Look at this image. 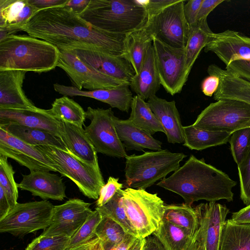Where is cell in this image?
<instances>
[{"instance_id": "obj_35", "label": "cell", "mask_w": 250, "mask_h": 250, "mask_svg": "<svg viewBox=\"0 0 250 250\" xmlns=\"http://www.w3.org/2000/svg\"><path fill=\"white\" fill-rule=\"evenodd\" d=\"M131 113L128 119L135 125L151 135L165 131L160 121L150 109L147 102L139 95L133 97Z\"/></svg>"}, {"instance_id": "obj_28", "label": "cell", "mask_w": 250, "mask_h": 250, "mask_svg": "<svg viewBox=\"0 0 250 250\" xmlns=\"http://www.w3.org/2000/svg\"><path fill=\"white\" fill-rule=\"evenodd\" d=\"M114 123L118 136L125 150L162 149L161 142L135 125L128 119L123 120L115 116Z\"/></svg>"}, {"instance_id": "obj_57", "label": "cell", "mask_w": 250, "mask_h": 250, "mask_svg": "<svg viewBox=\"0 0 250 250\" xmlns=\"http://www.w3.org/2000/svg\"><path fill=\"white\" fill-rule=\"evenodd\" d=\"M187 250H204L203 244L198 235V232Z\"/></svg>"}, {"instance_id": "obj_51", "label": "cell", "mask_w": 250, "mask_h": 250, "mask_svg": "<svg viewBox=\"0 0 250 250\" xmlns=\"http://www.w3.org/2000/svg\"><path fill=\"white\" fill-rule=\"evenodd\" d=\"M229 219L235 223L250 225V205L246 206L236 212H233Z\"/></svg>"}, {"instance_id": "obj_32", "label": "cell", "mask_w": 250, "mask_h": 250, "mask_svg": "<svg viewBox=\"0 0 250 250\" xmlns=\"http://www.w3.org/2000/svg\"><path fill=\"white\" fill-rule=\"evenodd\" d=\"M162 220L180 227L191 237L195 236L200 228L195 208L185 203L165 205Z\"/></svg>"}, {"instance_id": "obj_10", "label": "cell", "mask_w": 250, "mask_h": 250, "mask_svg": "<svg viewBox=\"0 0 250 250\" xmlns=\"http://www.w3.org/2000/svg\"><path fill=\"white\" fill-rule=\"evenodd\" d=\"M54 206L48 200L17 203L0 220V233L23 236L50 225Z\"/></svg>"}, {"instance_id": "obj_14", "label": "cell", "mask_w": 250, "mask_h": 250, "mask_svg": "<svg viewBox=\"0 0 250 250\" xmlns=\"http://www.w3.org/2000/svg\"><path fill=\"white\" fill-rule=\"evenodd\" d=\"M0 155L32 171L62 172L58 166L36 146L28 145L0 128Z\"/></svg>"}, {"instance_id": "obj_42", "label": "cell", "mask_w": 250, "mask_h": 250, "mask_svg": "<svg viewBox=\"0 0 250 250\" xmlns=\"http://www.w3.org/2000/svg\"><path fill=\"white\" fill-rule=\"evenodd\" d=\"M229 142L233 160L238 166L250 152V127L234 131L231 134Z\"/></svg>"}, {"instance_id": "obj_48", "label": "cell", "mask_w": 250, "mask_h": 250, "mask_svg": "<svg viewBox=\"0 0 250 250\" xmlns=\"http://www.w3.org/2000/svg\"><path fill=\"white\" fill-rule=\"evenodd\" d=\"M177 0H148L141 1L145 7L148 16L154 15Z\"/></svg>"}, {"instance_id": "obj_27", "label": "cell", "mask_w": 250, "mask_h": 250, "mask_svg": "<svg viewBox=\"0 0 250 250\" xmlns=\"http://www.w3.org/2000/svg\"><path fill=\"white\" fill-rule=\"evenodd\" d=\"M131 90L144 100L156 95L160 82L152 43L148 46L140 69L130 82Z\"/></svg>"}, {"instance_id": "obj_7", "label": "cell", "mask_w": 250, "mask_h": 250, "mask_svg": "<svg viewBox=\"0 0 250 250\" xmlns=\"http://www.w3.org/2000/svg\"><path fill=\"white\" fill-rule=\"evenodd\" d=\"M192 125L206 130L230 134L250 127V104L236 100L216 101L201 111Z\"/></svg>"}, {"instance_id": "obj_33", "label": "cell", "mask_w": 250, "mask_h": 250, "mask_svg": "<svg viewBox=\"0 0 250 250\" xmlns=\"http://www.w3.org/2000/svg\"><path fill=\"white\" fill-rule=\"evenodd\" d=\"M189 27L188 39L185 49L186 64L189 72L201 50L210 41L213 33L208 26L207 19L196 21Z\"/></svg>"}, {"instance_id": "obj_29", "label": "cell", "mask_w": 250, "mask_h": 250, "mask_svg": "<svg viewBox=\"0 0 250 250\" xmlns=\"http://www.w3.org/2000/svg\"><path fill=\"white\" fill-rule=\"evenodd\" d=\"M0 128L28 145L50 146L69 152L60 138L46 131L15 123L0 124Z\"/></svg>"}, {"instance_id": "obj_43", "label": "cell", "mask_w": 250, "mask_h": 250, "mask_svg": "<svg viewBox=\"0 0 250 250\" xmlns=\"http://www.w3.org/2000/svg\"><path fill=\"white\" fill-rule=\"evenodd\" d=\"M70 237L64 235H40L27 246L25 250H65Z\"/></svg>"}, {"instance_id": "obj_58", "label": "cell", "mask_w": 250, "mask_h": 250, "mask_svg": "<svg viewBox=\"0 0 250 250\" xmlns=\"http://www.w3.org/2000/svg\"><path fill=\"white\" fill-rule=\"evenodd\" d=\"M146 238H137L129 250H143Z\"/></svg>"}, {"instance_id": "obj_15", "label": "cell", "mask_w": 250, "mask_h": 250, "mask_svg": "<svg viewBox=\"0 0 250 250\" xmlns=\"http://www.w3.org/2000/svg\"><path fill=\"white\" fill-rule=\"evenodd\" d=\"M90 205L81 199L73 198L54 206L50 225L41 235L72 237L93 212Z\"/></svg>"}, {"instance_id": "obj_5", "label": "cell", "mask_w": 250, "mask_h": 250, "mask_svg": "<svg viewBox=\"0 0 250 250\" xmlns=\"http://www.w3.org/2000/svg\"><path fill=\"white\" fill-rule=\"evenodd\" d=\"M186 157L183 153H173L167 149L128 156L125 158V183L128 188L145 189L175 171Z\"/></svg>"}, {"instance_id": "obj_54", "label": "cell", "mask_w": 250, "mask_h": 250, "mask_svg": "<svg viewBox=\"0 0 250 250\" xmlns=\"http://www.w3.org/2000/svg\"><path fill=\"white\" fill-rule=\"evenodd\" d=\"M11 208L7 197L3 188L0 187V220L8 214Z\"/></svg>"}, {"instance_id": "obj_24", "label": "cell", "mask_w": 250, "mask_h": 250, "mask_svg": "<svg viewBox=\"0 0 250 250\" xmlns=\"http://www.w3.org/2000/svg\"><path fill=\"white\" fill-rule=\"evenodd\" d=\"M25 73L20 70L0 71V108L36 107L22 89Z\"/></svg>"}, {"instance_id": "obj_26", "label": "cell", "mask_w": 250, "mask_h": 250, "mask_svg": "<svg viewBox=\"0 0 250 250\" xmlns=\"http://www.w3.org/2000/svg\"><path fill=\"white\" fill-rule=\"evenodd\" d=\"M207 72L209 75L217 76L220 80L218 88L213 95L215 100H236L250 104V82L215 64L208 66Z\"/></svg>"}, {"instance_id": "obj_3", "label": "cell", "mask_w": 250, "mask_h": 250, "mask_svg": "<svg viewBox=\"0 0 250 250\" xmlns=\"http://www.w3.org/2000/svg\"><path fill=\"white\" fill-rule=\"evenodd\" d=\"M61 52L54 45L30 36L11 35L0 41V71H50L58 63Z\"/></svg>"}, {"instance_id": "obj_31", "label": "cell", "mask_w": 250, "mask_h": 250, "mask_svg": "<svg viewBox=\"0 0 250 250\" xmlns=\"http://www.w3.org/2000/svg\"><path fill=\"white\" fill-rule=\"evenodd\" d=\"M183 145L191 150H202L210 147L226 144L231 134L206 130L192 125L183 126Z\"/></svg>"}, {"instance_id": "obj_19", "label": "cell", "mask_w": 250, "mask_h": 250, "mask_svg": "<svg viewBox=\"0 0 250 250\" xmlns=\"http://www.w3.org/2000/svg\"><path fill=\"white\" fill-rule=\"evenodd\" d=\"M60 122L51 115L48 109L36 106L28 108H0V124H18L46 131L59 138Z\"/></svg>"}, {"instance_id": "obj_56", "label": "cell", "mask_w": 250, "mask_h": 250, "mask_svg": "<svg viewBox=\"0 0 250 250\" xmlns=\"http://www.w3.org/2000/svg\"><path fill=\"white\" fill-rule=\"evenodd\" d=\"M90 0H68L66 6L71 8L74 11L79 14L88 5Z\"/></svg>"}, {"instance_id": "obj_8", "label": "cell", "mask_w": 250, "mask_h": 250, "mask_svg": "<svg viewBox=\"0 0 250 250\" xmlns=\"http://www.w3.org/2000/svg\"><path fill=\"white\" fill-rule=\"evenodd\" d=\"M59 167L61 175L70 179L88 198L97 200L105 185L101 171L76 158L68 152L46 146H36Z\"/></svg>"}, {"instance_id": "obj_41", "label": "cell", "mask_w": 250, "mask_h": 250, "mask_svg": "<svg viewBox=\"0 0 250 250\" xmlns=\"http://www.w3.org/2000/svg\"><path fill=\"white\" fill-rule=\"evenodd\" d=\"M7 158L0 155V187L4 190L12 208L18 203V188L14 180L15 171Z\"/></svg>"}, {"instance_id": "obj_25", "label": "cell", "mask_w": 250, "mask_h": 250, "mask_svg": "<svg viewBox=\"0 0 250 250\" xmlns=\"http://www.w3.org/2000/svg\"><path fill=\"white\" fill-rule=\"evenodd\" d=\"M147 104L161 123L168 143L184 142L183 126L174 101H167L156 95L148 99Z\"/></svg>"}, {"instance_id": "obj_37", "label": "cell", "mask_w": 250, "mask_h": 250, "mask_svg": "<svg viewBox=\"0 0 250 250\" xmlns=\"http://www.w3.org/2000/svg\"><path fill=\"white\" fill-rule=\"evenodd\" d=\"M48 110L58 120L80 127H83L86 119V113L83 108L65 96L56 99Z\"/></svg>"}, {"instance_id": "obj_18", "label": "cell", "mask_w": 250, "mask_h": 250, "mask_svg": "<svg viewBox=\"0 0 250 250\" xmlns=\"http://www.w3.org/2000/svg\"><path fill=\"white\" fill-rule=\"evenodd\" d=\"M70 51L92 68L115 79L130 83L135 74L131 63L122 56H114L92 50Z\"/></svg>"}, {"instance_id": "obj_52", "label": "cell", "mask_w": 250, "mask_h": 250, "mask_svg": "<svg viewBox=\"0 0 250 250\" xmlns=\"http://www.w3.org/2000/svg\"><path fill=\"white\" fill-rule=\"evenodd\" d=\"M29 2L38 7L39 9L42 10L51 7L62 6L65 5L68 0H29Z\"/></svg>"}, {"instance_id": "obj_40", "label": "cell", "mask_w": 250, "mask_h": 250, "mask_svg": "<svg viewBox=\"0 0 250 250\" xmlns=\"http://www.w3.org/2000/svg\"><path fill=\"white\" fill-rule=\"evenodd\" d=\"M102 219L103 217L98 210L93 211L77 232L70 237L65 250H71L97 237L96 229Z\"/></svg>"}, {"instance_id": "obj_49", "label": "cell", "mask_w": 250, "mask_h": 250, "mask_svg": "<svg viewBox=\"0 0 250 250\" xmlns=\"http://www.w3.org/2000/svg\"><path fill=\"white\" fill-rule=\"evenodd\" d=\"M219 78L215 75H209L205 78L201 84L202 92L206 96L211 97L216 92L219 85Z\"/></svg>"}, {"instance_id": "obj_45", "label": "cell", "mask_w": 250, "mask_h": 250, "mask_svg": "<svg viewBox=\"0 0 250 250\" xmlns=\"http://www.w3.org/2000/svg\"><path fill=\"white\" fill-rule=\"evenodd\" d=\"M119 178L110 176L107 183L101 188L96 207L103 206L108 202L116 192L123 188V184L119 182Z\"/></svg>"}, {"instance_id": "obj_55", "label": "cell", "mask_w": 250, "mask_h": 250, "mask_svg": "<svg viewBox=\"0 0 250 250\" xmlns=\"http://www.w3.org/2000/svg\"><path fill=\"white\" fill-rule=\"evenodd\" d=\"M144 250H166L161 243L153 234L146 238Z\"/></svg>"}, {"instance_id": "obj_4", "label": "cell", "mask_w": 250, "mask_h": 250, "mask_svg": "<svg viewBox=\"0 0 250 250\" xmlns=\"http://www.w3.org/2000/svg\"><path fill=\"white\" fill-rule=\"evenodd\" d=\"M79 15L96 29L115 34L141 29L148 18L142 1L135 0H90Z\"/></svg>"}, {"instance_id": "obj_11", "label": "cell", "mask_w": 250, "mask_h": 250, "mask_svg": "<svg viewBox=\"0 0 250 250\" xmlns=\"http://www.w3.org/2000/svg\"><path fill=\"white\" fill-rule=\"evenodd\" d=\"M85 113L86 118L91 122L85 126L84 130L97 152L108 156L126 158L128 155L118 136L111 108L89 106Z\"/></svg>"}, {"instance_id": "obj_23", "label": "cell", "mask_w": 250, "mask_h": 250, "mask_svg": "<svg viewBox=\"0 0 250 250\" xmlns=\"http://www.w3.org/2000/svg\"><path fill=\"white\" fill-rule=\"evenodd\" d=\"M59 131L60 138L70 153L100 170L97 152L83 127L60 121Z\"/></svg>"}, {"instance_id": "obj_59", "label": "cell", "mask_w": 250, "mask_h": 250, "mask_svg": "<svg viewBox=\"0 0 250 250\" xmlns=\"http://www.w3.org/2000/svg\"><path fill=\"white\" fill-rule=\"evenodd\" d=\"M96 239L97 237L94 238L93 239L86 243H84L73 249H72L71 250H90V249L95 242Z\"/></svg>"}, {"instance_id": "obj_50", "label": "cell", "mask_w": 250, "mask_h": 250, "mask_svg": "<svg viewBox=\"0 0 250 250\" xmlns=\"http://www.w3.org/2000/svg\"><path fill=\"white\" fill-rule=\"evenodd\" d=\"M224 0H203L200 7L196 21L207 19L209 14Z\"/></svg>"}, {"instance_id": "obj_62", "label": "cell", "mask_w": 250, "mask_h": 250, "mask_svg": "<svg viewBox=\"0 0 250 250\" xmlns=\"http://www.w3.org/2000/svg\"></svg>"}, {"instance_id": "obj_6", "label": "cell", "mask_w": 250, "mask_h": 250, "mask_svg": "<svg viewBox=\"0 0 250 250\" xmlns=\"http://www.w3.org/2000/svg\"><path fill=\"white\" fill-rule=\"evenodd\" d=\"M123 205L138 238H146L159 227L165 205L157 193L127 188L123 190Z\"/></svg>"}, {"instance_id": "obj_1", "label": "cell", "mask_w": 250, "mask_h": 250, "mask_svg": "<svg viewBox=\"0 0 250 250\" xmlns=\"http://www.w3.org/2000/svg\"><path fill=\"white\" fill-rule=\"evenodd\" d=\"M21 30L54 45L59 50H92L118 56L124 53L126 34L96 29L65 5L39 11Z\"/></svg>"}, {"instance_id": "obj_30", "label": "cell", "mask_w": 250, "mask_h": 250, "mask_svg": "<svg viewBox=\"0 0 250 250\" xmlns=\"http://www.w3.org/2000/svg\"><path fill=\"white\" fill-rule=\"evenodd\" d=\"M153 39L145 26L126 34L122 56L131 63L135 74L138 73L147 48L152 43Z\"/></svg>"}, {"instance_id": "obj_61", "label": "cell", "mask_w": 250, "mask_h": 250, "mask_svg": "<svg viewBox=\"0 0 250 250\" xmlns=\"http://www.w3.org/2000/svg\"><path fill=\"white\" fill-rule=\"evenodd\" d=\"M100 250H104L102 244H101V246Z\"/></svg>"}, {"instance_id": "obj_9", "label": "cell", "mask_w": 250, "mask_h": 250, "mask_svg": "<svg viewBox=\"0 0 250 250\" xmlns=\"http://www.w3.org/2000/svg\"><path fill=\"white\" fill-rule=\"evenodd\" d=\"M186 1L177 0L159 12L148 16L145 28L149 34L173 48L185 49L190 27L184 15Z\"/></svg>"}, {"instance_id": "obj_17", "label": "cell", "mask_w": 250, "mask_h": 250, "mask_svg": "<svg viewBox=\"0 0 250 250\" xmlns=\"http://www.w3.org/2000/svg\"><path fill=\"white\" fill-rule=\"evenodd\" d=\"M204 51L214 53L226 66L236 61L250 60V38L231 30L213 33Z\"/></svg>"}, {"instance_id": "obj_12", "label": "cell", "mask_w": 250, "mask_h": 250, "mask_svg": "<svg viewBox=\"0 0 250 250\" xmlns=\"http://www.w3.org/2000/svg\"><path fill=\"white\" fill-rule=\"evenodd\" d=\"M152 44L161 85L171 95L180 93L190 73L185 49L171 47L154 38Z\"/></svg>"}, {"instance_id": "obj_21", "label": "cell", "mask_w": 250, "mask_h": 250, "mask_svg": "<svg viewBox=\"0 0 250 250\" xmlns=\"http://www.w3.org/2000/svg\"><path fill=\"white\" fill-rule=\"evenodd\" d=\"M22 179L17 184L18 188L30 192L33 196L43 200L62 201L66 197V186L63 179L47 171H32L22 175Z\"/></svg>"}, {"instance_id": "obj_38", "label": "cell", "mask_w": 250, "mask_h": 250, "mask_svg": "<svg viewBox=\"0 0 250 250\" xmlns=\"http://www.w3.org/2000/svg\"><path fill=\"white\" fill-rule=\"evenodd\" d=\"M123 190L119 189L113 198L106 204L101 207H96L103 217H108L123 229L126 233L132 235L138 238L137 233L131 224L123 205Z\"/></svg>"}, {"instance_id": "obj_36", "label": "cell", "mask_w": 250, "mask_h": 250, "mask_svg": "<svg viewBox=\"0 0 250 250\" xmlns=\"http://www.w3.org/2000/svg\"><path fill=\"white\" fill-rule=\"evenodd\" d=\"M152 234L166 250H187L195 237H191L182 228L164 220Z\"/></svg>"}, {"instance_id": "obj_46", "label": "cell", "mask_w": 250, "mask_h": 250, "mask_svg": "<svg viewBox=\"0 0 250 250\" xmlns=\"http://www.w3.org/2000/svg\"><path fill=\"white\" fill-rule=\"evenodd\" d=\"M226 69L250 82V60L234 61L226 66Z\"/></svg>"}, {"instance_id": "obj_34", "label": "cell", "mask_w": 250, "mask_h": 250, "mask_svg": "<svg viewBox=\"0 0 250 250\" xmlns=\"http://www.w3.org/2000/svg\"><path fill=\"white\" fill-rule=\"evenodd\" d=\"M219 250H250V225L226 220L222 229Z\"/></svg>"}, {"instance_id": "obj_44", "label": "cell", "mask_w": 250, "mask_h": 250, "mask_svg": "<svg viewBox=\"0 0 250 250\" xmlns=\"http://www.w3.org/2000/svg\"><path fill=\"white\" fill-rule=\"evenodd\" d=\"M240 198L246 206L250 205V152L243 162L237 166Z\"/></svg>"}, {"instance_id": "obj_39", "label": "cell", "mask_w": 250, "mask_h": 250, "mask_svg": "<svg viewBox=\"0 0 250 250\" xmlns=\"http://www.w3.org/2000/svg\"><path fill=\"white\" fill-rule=\"evenodd\" d=\"M126 233L122 227L111 219L104 217L98 226L96 234L104 250L121 241Z\"/></svg>"}, {"instance_id": "obj_20", "label": "cell", "mask_w": 250, "mask_h": 250, "mask_svg": "<svg viewBox=\"0 0 250 250\" xmlns=\"http://www.w3.org/2000/svg\"><path fill=\"white\" fill-rule=\"evenodd\" d=\"M54 90L65 96H83L95 99L124 112H128L132 103L133 95L129 83H125L115 87L93 91L81 90L75 86L59 83L53 85Z\"/></svg>"}, {"instance_id": "obj_53", "label": "cell", "mask_w": 250, "mask_h": 250, "mask_svg": "<svg viewBox=\"0 0 250 250\" xmlns=\"http://www.w3.org/2000/svg\"><path fill=\"white\" fill-rule=\"evenodd\" d=\"M137 239V237L126 233L121 241L105 250H129Z\"/></svg>"}, {"instance_id": "obj_13", "label": "cell", "mask_w": 250, "mask_h": 250, "mask_svg": "<svg viewBox=\"0 0 250 250\" xmlns=\"http://www.w3.org/2000/svg\"><path fill=\"white\" fill-rule=\"evenodd\" d=\"M58 67L63 70L75 87L93 91L115 87L125 82L105 75L82 61L72 51L60 50Z\"/></svg>"}, {"instance_id": "obj_22", "label": "cell", "mask_w": 250, "mask_h": 250, "mask_svg": "<svg viewBox=\"0 0 250 250\" xmlns=\"http://www.w3.org/2000/svg\"><path fill=\"white\" fill-rule=\"evenodd\" d=\"M40 10L29 0H0V41L21 31Z\"/></svg>"}, {"instance_id": "obj_47", "label": "cell", "mask_w": 250, "mask_h": 250, "mask_svg": "<svg viewBox=\"0 0 250 250\" xmlns=\"http://www.w3.org/2000/svg\"><path fill=\"white\" fill-rule=\"evenodd\" d=\"M203 0H189L184 6V15L188 25L191 26L196 22V19Z\"/></svg>"}, {"instance_id": "obj_16", "label": "cell", "mask_w": 250, "mask_h": 250, "mask_svg": "<svg viewBox=\"0 0 250 250\" xmlns=\"http://www.w3.org/2000/svg\"><path fill=\"white\" fill-rule=\"evenodd\" d=\"M195 208L200 222L198 235L204 250H219L222 229L229 209L216 202L201 203Z\"/></svg>"}, {"instance_id": "obj_2", "label": "cell", "mask_w": 250, "mask_h": 250, "mask_svg": "<svg viewBox=\"0 0 250 250\" xmlns=\"http://www.w3.org/2000/svg\"><path fill=\"white\" fill-rule=\"evenodd\" d=\"M236 185V181L227 174L193 155L171 176L157 184L179 195L190 206L201 200L208 202L222 199L232 201V189Z\"/></svg>"}, {"instance_id": "obj_60", "label": "cell", "mask_w": 250, "mask_h": 250, "mask_svg": "<svg viewBox=\"0 0 250 250\" xmlns=\"http://www.w3.org/2000/svg\"><path fill=\"white\" fill-rule=\"evenodd\" d=\"M101 246V243L99 239L97 237V239L90 249V250H100Z\"/></svg>"}]
</instances>
